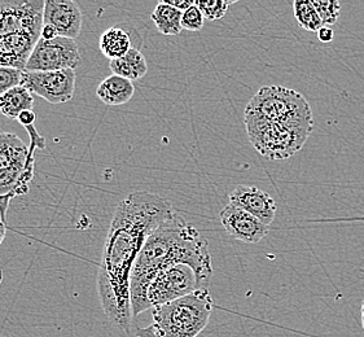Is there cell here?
Returning a JSON list of instances; mask_svg holds the SVG:
<instances>
[{
	"instance_id": "obj_1",
	"label": "cell",
	"mask_w": 364,
	"mask_h": 337,
	"mask_svg": "<svg viewBox=\"0 0 364 337\" xmlns=\"http://www.w3.org/2000/svg\"><path fill=\"white\" fill-rule=\"evenodd\" d=\"M174 214L168 200L144 191L127 195L113 214L97 272V292L110 322L127 333L134 318L132 267L148 236Z\"/></svg>"
},
{
	"instance_id": "obj_2",
	"label": "cell",
	"mask_w": 364,
	"mask_h": 337,
	"mask_svg": "<svg viewBox=\"0 0 364 337\" xmlns=\"http://www.w3.org/2000/svg\"><path fill=\"white\" fill-rule=\"evenodd\" d=\"M179 264L193 269L198 289H208L213 275L208 240L175 213L148 236L132 267L130 297L134 318L152 309L146 300V291L154 277L161 270Z\"/></svg>"
},
{
	"instance_id": "obj_3",
	"label": "cell",
	"mask_w": 364,
	"mask_h": 337,
	"mask_svg": "<svg viewBox=\"0 0 364 337\" xmlns=\"http://www.w3.org/2000/svg\"><path fill=\"white\" fill-rule=\"evenodd\" d=\"M43 0H0V66L25 70L43 26Z\"/></svg>"
},
{
	"instance_id": "obj_4",
	"label": "cell",
	"mask_w": 364,
	"mask_h": 337,
	"mask_svg": "<svg viewBox=\"0 0 364 337\" xmlns=\"http://www.w3.org/2000/svg\"><path fill=\"white\" fill-rule=\"evenodd\" d=\"M213 297L208 289H197L179 300L152 309L154 323L138 328V337H197L208 326Z\"/></svg>"
},
{
	"instance_id": "obj_5",
	"label": "cell",
	"mask_w": 364,
	"mask_h": 337,
	"mask_svg": "<svg viewBox=\"0 0 364 337\" xmlns=\"http://www.w3.org/2000/svg\"><path fill=\"white\" fill-rule=\"evenodd\" d=\"M244 122L252 146L271 161L294 156L305 146L313 132L307 127L272 122L253 113H245Z\"/></svg>"
},
{
	"instance_id": "obj_6",
	"label": "cell",
	"mask_w": 364,
	"mask_h": 337,
	"mask_svg": "<svg viewBox=\"0 0 364 337\" xmlns=\"http://www.w3.org/2000/svg\"><path fill=\"white\" fill-rule=\"evenodd\" d=\"M245 113H253L272 122L314 129L313 110L305 96L283 86H266L249 102Z\"/></svg>"
},
{
	"instance_id": "obj_7",
	"label": "cell",
	"mask_w": 364,
	"mask_h": 337,
	"mask_svg": "<svg viewBox=\"0 0 364 337\" xmlns=\"http://www.w3.org/2000/svg\"><path fill=\"white\" fill-rule=\"evenodd\" d=\"M82 63L80 48L74 39L58 37L53 41L39 38L23 72H58L78 68Z\"/></svg>"
},
{
	"instance_id": "obj_8",
	"label": "cell",
	"mask_w": 364,
	"mask_h": 337,
	"mask_svg": "<svg viewBox=\"0 0 364 337\" xmlns=\"http://www.w3.org/2000/svg\"><path fill=\"white\" fill-rule=\"evenodd\" d=\"M198 289L197 277L188 264H179L161 270L146 291L151 308L165 305L193 294Z\"/></svg>"
},
{
	"instance_id": "obj_9",
	"label": "cell",
	"mask_w": 364,
	"mask_h": 337,
	"mask_svg": "<svg viewBox=\"0 0 364 337\" xmlns=\"http://www.w3.org/2000/svg\"><path fill=\"white\" fill-rule=\"evenodd\" d=\"M21 85L48 103H68L73 99L75 92V70L23 72Z\"/></svg>"
},
{
	"instance_id": "obj_10",
	"label": "cell",
	"mask_w": 364,
	"mask_h": 337,
	"mask_svg": "<svg viewBox=\"0 0 364 337\" xmlns=\"http://www.w3.org/2000/svg\"><path fill=\"white\" fill-rule=\"evenodd\" d=\"M43 25H51L58 30V37L74 39L78 37L83 25L80 6L73 0H46Z\"/></svg>"
},
{
	"instance_id": "obj_11",
	"label": "cell",
	"mask_w": 364,
	"mask_h": 337,
	"mask_svg": "<svg viewBox=\"0 0 364 337\" xmlns=\"http://www.w3.org/2000/svg\"><path fill=\"white\" fill-rule=\"evenodd\" d=\"M219 218L227 234L247 244L261 242L269 232V226L263 225L261 220H257L252 214L231 204H228L219 213Z\"/></svg>"
},
{
	"instance_id": "obj_12",
	"label": "cell",
	"mask_w": 364,
	"mask_h": 337,
	"mask_svg": "<svg viewBox=\"0 0 364 337\" xmlns=\"http://www.w3.org/2000/svg\"><path fill=\"white\" fill-rule=\"evenodd\" d=\"M230 204L252 214L266 226H269L277 215V203L274 198L255 186H236L230 193Z\"/></svg>"
},
{
	"instance_id": "obj_13",
	"label": "cell",
	"mask_w": 364,
	"mask_h": 337,
	"mask_svg": "<svg viewBox=\"0 0 364 337\" xmlns=\"http://www.w3.org/2000/svg\"><path fill=\"white\" fill-rule=\"evenodd\" d=\"M96 95L102 103L118 107L132 100V96L135 95V86L130 80L112 74L96 88Z\"/></svg>"
},
{
	"instance_id": "obj_14",
	"label": "cell",
	"mask_w": 364,
	"mask_h": 337,
	"mask_svg": "<svg viewBox=\"0 0 364 337\" xmlns=\"http://www.w3.org/2000/svg\"><path fill=\"white\" fill-rule=\"evenodd\" d=\"M127 25L121 23L102 33L99 42L100 51L110 61L121 59L132 48H136L132 42V33L127 31Z\"/></svg>"
},
{
	"instance_id": "obj_15",
	"label": "cell",
	"mask_w": 364,
	"mask_h": 337,
	"mask_svg": "<svg viewBox=\"0 0 364 337\" xmlns=\"http://www.w3.org/2000/svg\"><path fill=\"white\" fill-rule=\"evenodd\" d=\"M29 159V147L16 134L0 132V171L25 166Z\"/></svg>"
},
{
	"instance_id": "obj_16",
	"label": "cell",
	"mask_w": 364,
	"mask_h": 337,
	"mask_svg": "<svg viewBox=\"0 0 364 337\" xmlns=\"http://www.w3.org/2000/svg\"><path fill=\"white\" fill-rule=\"evenodd\" d=\"M109 68L112 73L132 82L141 80L148 73L146 58L139 48H132L121 59L112 60Z\"/></svg>"
},
{
	"instance_id": "obj_17",
	"label": "cell",
	"mask_w": 364,
	"mask_h": 337,
	"mask_svg": "<svg viewBox=\"0 0 364 337\" xmlns=\"http://www.w3.org/2000/svg\"><path fill=\"white\" fill-rule=\"evenodd\" d=\"M34 97L29 90L22 85L9 90L4 95L0 96V112L4 117L17 119L22 112L33 110Z\"/></svg>"
},
{
	"instance_id": "obj_18",
	"label": "cell",
	"mask_w": 364,
	"mask_h": 337,
	"mask_svg": "<svg viewBox=\"0 0 364 337\" xmlns=\"http://www.w3.org/2000/svg\"><path fill=\"white\" fill-rule=\"evenodd\" d=\"M182 11L160 1L151 15L156 28L164 36H178L182 33Z\"/></svg>"
},
{
	"instance_id": "obj_19",
	"label": "cell",
	"mask_w": 364,
	"mask_h": 337,
	"mask_svg": "<svg viewBox=\"0 0 364 337\" xmlns=\"http://www.w3.org/2000/svg\"><path fill=\"white\" fill-rule=\"evenodd\" d=\"M293 14L299 26L306 31L318 33L324 26L316 9L314 8L313 1L296 0L293 3Z\"/></svg>"
},
{
	"instance_id": "obj_20",
	"label": "cell",
	"mask_w": 364,
	"mask_h": 337,
	"mask_svg": "<svg viewBox=\"0 0 364 337\" xmlns=\"http://www.w3.org/2000/svg\"><path fill=\"white\" fill-rule=\"evenodd\" d=\"M313 6L321 17L323 25L328 28L335 25L341 14V3L337 0H313Z\"/></svg>"
},
{
	"instance_id": "obj_21",
	"label": "cell",
	"mask_w": 364,
	"mask_h": 337,
	"mask_svg": "<svg viewBox=\"0 0 364 337\" xmlns=\"http://www.w3.org/2000/svg\"><path fill=\"white\" fill-rule=\"evenodd\" d=\"M232 3L233 1L226 0H198L196 6L201 11L205 20L215 21L226 16L227 11Z\"/></svg>"
},
{
	"instance_id": "obj_22",
	"label": "cell",
	"mask_w": 364,
	"mask_h": 337,
	"mask_svg": "<svg viewBox=\"0 0 364 337\" xmlns=\"http://www.w3.org/2000/svg\"><path fill=\"white\" fill-rule=\"evenodd\" d=\"M23 70L0 66V96L4 95L9 90L20 86L22 83Z\"/></svg>"
},
{
	"instance_id": "obj_23",
	"label": "cell",
	"mask_w": 364,
	"mask_h": 337,
	"mask_svg": "<svg viewBox=\"0 0 364 337\" xmlns=\"http://www.w3.org/2000/svg\"><path fill=\"white\" fill-rule=\"evenodd\" d=\"M205 18L201 11L195 3V6L184 11L182 15V28L188 31H200L204 28Z\"/></svg>"
},
{
	"instance_id": "obj_24",
	"label": "cell",
	"mask_w": 364,
	"mask_h": 337,
	"mask_svg": "<svg viewBox=\"0 0 364 337\" xmlns=\"http://www.w3.org/2000/svg\"><path fill=\"white\" fill-rule=\"evenodd\" d=\"M16 196L14 193H9L6 196H0V214H1V220L6 223L7 220V212L8 208H9V203L12 198H15Z\"/></svg>"
},
{
	"instance_id": "obj_25",
	"label": "cell",
	"mask_w": 364,
	"mask_h": 337,
	"mask_svg": "<svg viewBox=\"0 0 364 337\" xmlns=\"http://www.w3.org/2000/svg\"><path fill=\"white\" fill-rule=\"evenodd\" d=\"M36 119H37V116H36L34 110H26V112H22L21 114H20V117L17 118V121H18L21 125L25 126V127L34 125Z\"/></svg>"
},
{
	"instance_id": "obj_26",
	"label": "cell",
	"mask_w": 364,
	"mask_h": 337,
	"mask_svg": "<svg viewBox=\"0 0 364 337\" xmlns=\"http://www.w3.org/2000/svg\"><path fill=\"white\" fill-rule=\"evenodd\" d=\"M316 36H318V39L321 41V43H329V42L333 41L335 33H333V30L331 29V28L323 26V28L316 33Z\"/></svg>"
},
{
	"instance_id": "obj_27",
	"label": "cell",
	"mask_w": 364,
	"mask_h": 337,
	"mask_svg": "<svg viewBox=\"0 0 364 337\" xmlns=\"http://www.w3.org/2000/svg\"><path fill=\"white\" fill-rule=\"evenodd\" d=\"M58 37V30L55 29L51 25H43L41 30V39L43 41H53Z\"/></svg>"
},
{
	"instance_id": "obj_28",
	"label": "cell",
	"mask_w": 364,
	"mask_h": 337,
	"mask_svg": "<svg viewBox=\"0 0 364 337\" xmlns=\"http://www.w3.org/2000/svg\"><path fill=\"white\" fill-rule=\"evenodd\" d=\"M166 3H168V6H171V7L176 8V9L184 12L188 8L195 6L196 1H193V0H174V1H166Z\"/></svg>"
},
{
	"instance_id": "obj_29",
	"label": "cell",
	"mask_w": 364,
	"mask_h": 337,
	"mask_svg": "<svg viewBox=\"0 0 364 337\" xmlns=\"http://www.w3.org/2000/svg\"><path fill=\"white\" fill-rule=\"evenodd\" d=\"M6 235H7V226L3 220H0V245H1V242H4Z\"/></svg>"
},
{
	"instance_id": "obj_30",
	"label": "cell",
	"mask_w": 364,
	"mask_h": 337,
	"mask_svg": "<svg viewBox=\"0 0 364 337\" xmlns=\"http://www.w3.org/2000/svg\"><path fill=\"white\" fill-rule=\"evenodd\" d=\"M362 313H364V301L363 304H362Z\"/></svg>"
},
{
	"instance_id": "obj_31",
	"label": "cell",
	"mask_w": 364,
	"mask_h": 337,
	"mask_svg": "<svg viewBox=\"0 0 364 337\" xmlns=\"http://www.w3.org/2000/svg\"><path fill=\"white\" fill-rule=\"evenodd\" d=\"M0 220H1V214H0Z\"/></svg>"
}]
</instances>
